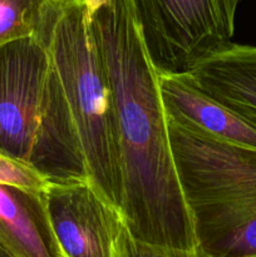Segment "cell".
Segmentation results:
<instances>
[{"instance_id":"cell-1","label":"cell","mask_w":256,"mask_h":257,"mask_svg":"<svg viewBox=\"0 0 256 257\" xmlns=\"http://www.w3.org/2000/svg\"><path fill=\"white\" fill-rule=\"evenodd\" d=\"M84 2L114 102L128 232L151 245L198 247L171 151L158 73L133 0Z\"/></svg>"},{"instance_id":"cell-2","label":"cell","mask_w":256,"mask_h":257,"mask_svg":"<svg viewBox=\"0 0 256 257\" xmlns=\"http://www.w3.org/2000/svg\"><path fill=\"white\" fill-rule=\"evenodd\" d=\"M0 153L50 183L90 180L59 74L38 38L0 47Z\"/></svg>"},{"instance_id":"cell-3","label":"cell","mask_w":256,"mask_h":257,"mask_svg":"<svg viewBox=\"0 0 256 257\" xmlns=\"http://www.w3.org/2000/svg\"><path fill=\"white\" fill-rule=\"evenodd\" d=\"M42 42L53 58L90 181L120 210L123 182L114 102L84 0L55 5Z\"/></svg>"},{"instance_id":"cell-4","label":"cell","mask_w":256,"mask_h":257,"mask_svg":"<svg viewBox=\"0 0 256 257\" xmlns=\"http://www.w3.org/2000/svg\"><path fill=\"white\" fill-rule=\"evenodd\" d=\"M167 123L197 245L210 255L256 220V150L222 142L170 118Z\"/></svg>"},{"instance_id":"cell-5","label":"cell","mask_w":256,"mask_h":257,"mask_svg":"<svg viewBox=\"0 0 256 257\" xmlns=\"http://www.w3.org/2000/svg\"><path fill=\"white\" fill-rule=\"evenodd\" d=\"M241 0H133L146 49L156 70L186 74L228 44Z\"/></svg>"},{"instance_id":"cell-6","label":"cell","mask_w":256,"mask_h":257,"mask_svg":"<svg viewBox=\"0 0 256 257\" xmlns=\"http://www.w3.org/2000/svg\"><path fill=\"white\" fill-rule=\"evenodd\" d=\"M42 195L63 256L118 257L124 218L92 181L49 182Z\"/></svg>"},{"instance_id":"cell-7","label":"cell","mask_w":256,"mask_h":257,"mask_svg":"<svg viewBox=\"0 0 256 257\" xmlns=\"http://www.w3.org/2000/svg\"><path fill=\"white\" fill-rule=\"evenodd\" d=\"M157 73L167 118L222 142L256 150V125L201 92L185 74Z\"/></svg>"},{"instance_id":"cell-8","label":"cell","mask_w":256,"mask_h":257,"mask_svg":"<svg viewBox=\"0 0 256 257\" xmlns=\"http://www.w3.org/2000/svg\"><path fill=\"white\" fill-rule=\"evenodd\" d=\"M185 75L201 92L256 125V45L228 43Z\"/></svg>"},{"instance_id":"cell-9","label":"cell","mask_w":256,"mask_h":257,"mask_svg":"<svg viewBox=\"0 0 256 257\" xmlns=\"http://www.w3.org/2000/svg\"><path fill=\"white\" fill-rule=\"evenodd\" d=\"M0 246L12 257H64L42 192L0 185Z\"/></svg>"},{"instance_id":"cell-10","label":"cell","mask_w":256,"mask_h":257,"mask_svg":"<svg viewBox=\"0 0 256 257\" xmlns=\"http://www.w3.org/2000/svg\"><path fill=\"white\" fill-rule=\"evenodd\" d=\"M57 3L0 0V47L25 38L42 39Z\"/></svg>"},{"instance_id":"cell-11","label":"cell","mask_w":256,"mask_h":257,"mask_svg":"<svg viewBox=\"0 0 256 257\" xmlns=\"http://www.w3.org/2000/svg\"><path fill=\"white\" fill-rule=\"evenodd\" d=\"M48 181L29 166L0 153V185H9L24 190L43 192Z\"/></svg>"},{"instance_id":"cell-12","label":"cell","mask_w":256,"mask_h":257,"mask_svg":"<svg viewBox=\"0 0 256 257\" xmlns=\"http://www.w3.org/2000/svg\"><path fill=\"white\" fill-rule=\"evenodd\" d=\"M118 257H211L203 252L200 247L192 250L163 247V246L151 245L136 240L124 228L120 237Z\"/></svg>"},{"instance_id":"cell-13","label":"cell","mask_w":256,"mask_h":257,"mask_svg":"<svg viewBox=\"0 0 256 257\" xmlns=\"http://www.w3.org/2000/svg\"><path fill=\"white\" fill-rule=\"evenodd\" d=\"M0 257H12L9 255V253L7 252V251L4 250V248L2 247V246H0Z\"/></svg>"},{"instance_id":"cell-14","label":"cell","mask_w":256,"mask_h":257,"mask_svg":"<svg viewBox=\"0 0 256 257\" xmlns=\"http://www.w3.org/2000/svg\"><path fill=\"white\" fill-rule=\"evenodd\" d=\"M52 2L58 3V4H65V3H70L73 2V0H52Z\"/></svg>"}]
</instances>
